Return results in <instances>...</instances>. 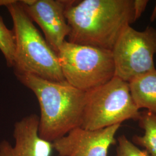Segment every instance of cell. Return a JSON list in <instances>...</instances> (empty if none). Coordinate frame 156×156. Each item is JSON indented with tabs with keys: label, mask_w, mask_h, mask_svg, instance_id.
<instances>
[{
	"label": "cell",
	"mask_w": 156,
	"mask_h": 156,
	"mask_svg": "<svg viewBox=\"0 0 156 156\" xmlns=\"http://www.w3.org/2000/svg\"><path fill=\"white\" fill-rule=\"evenodd\" d=\"M69 27L68 42L113 49L124 30L135 22L133 0L64 1Z\"/></svg>",
	"instance_id": "6da1fadb"
},
{
	"label": "cell",
	"mask_w": 156,
	"mask_h": 156,
	"mask_svg": "<svg viewBox=\"0 0 156 156\" xmlns=\"http://www.w3.org/2000/svg\"><path fill=\"white\" fill-rule=\"evenodd\" d=\"M22 83L31 90L39 103V136L50 142L67 135L82 124L86 92L66 80L55 82L26 73H15Z\"/></svg>",
	"instance_id": "7a4b0ae2"
},
{
	"label": "cell",
	"mask_w": 156,
	"mask_h": 156,
	"mask_svg": "<svg viewBox=\"0 0 156 156\" xmlns=\"http://www.w3.org/2000/svg\"><path fill=\"white\" fill-rule=\"evenodd\" d=\"M4 6L13 23L15 73H26L51 81H64L57 54L36 28L22 1L5 0Z\"/></svg>",
	"instance_id": "3957f363"
},
{
	"label": "cell",
	"mask_w": 156,
	"mask_h": 156,
	"mask_svg": "<svg viewBox=\"0 0 156 156\" xmlns=\"http://www.w3.org/2000/svg\"><path fill=\"white\" fill-rule=\"evenodd\" d=\"M140 113L129 83L114 76L106 83L86 92L80 127L94 130L121 124L128 120H138Z\"/></svg>",
	"instance_id": "277c9868"
},
{
	"label": "cell",
	"mask_w": 156,
	"mask_h": 156,
	"mask_svg": "<svg viewBox=\"0 0 156 156\" xmlns=\"http://www.w3.org/2000/svg\"><path fill=\"white\" fill-rule=\"evenodd\" d=\"M57 54L65 80L77 89L87 92L115 76L111 50L66 41Z\"/></svg>",
	"instance_id": "5b68a950"
},
{
	"label": "cell",
	"mask_w": 156,
	"mask_h": 156,
	"mask_svg": "<svg viewBox=\"0 0 156 156\" xmlns=\"http://www.w3.org/2000/svg\"><path fill=\"white\" fill-rule=\"evenodd\" d=\"M112 53L115 76L127 83L156 70V28L149 26L138 31L128 26L117 39Z\"/></svg>",
	"instance_id": "8992f818"
},
{
	"label": "cell",
	"mask_w": 156,
	"mask_h": 156,
	"mask_svg": "<svg viewBox=\"0 0 156 156\" xmlns=\"http://www.w3.org/2000/svg\"><path fill=\"white\" fill-rule=\"evenodd\" d=\"M121 124L94 130L79 127L54 140L53 149L60 156H108Z\"/></svg>",
	"instance_id": "52a82bcc"
},
{
	"label": "cell",
	"mask_w": 156,
	"mask_h": 156,
	"mask_svg": "<svg viewBox=\"0 0 156 156\" xmlns=\"http://www.w3.org/2000/svg\"><path fill=\"white\" fill-rule=\"evenodd\" d=\"M22 3L32 21L44 32L48 44L57 53L69 33L64 1L23 0Z\"/></svg>",
	"instance_id": "ba28073f"
},
{
	"label": "cell",
	"mask_w": 156,
	"mask_h": 156,
	"mask_svg": "<svg viewBox=\"0 0 156 156\" xmlns=\"http://www.w3.org/2000/svg\"><path fill=\"white\" fill-rule=\"evenodd\" d=\"M39 117L32 114L15 124L14 146L6 140L0 143V156H51L52 143L38 133Z\"/></svg>",
	"instance_id": "9c48e42d"
},
{
	"label": "cell",
	"mask_w": 156,
	"mask_h": 156,
	"mask_svg": "<svg viewBox=\"0 0 156 156\" xmlns=\"http://www.w3.org/2000/svg\"><path fill=\"white\" fill-rule=\"evenodd\" d=\"M128 83L131 94L138 108L156 114V69Z\"/></svg>",
	"instance_id": "30bf717a"
},
{
	"label": "cell",
	"mask_w": 156,
	"mask_h": 156,
	"mask_svg": "<svg viewBox=\"0 0 156 156\" xmlns=\"http://www.w3.org/2000/svg\"><path fill=\"white\" fill-rule=\"evenodd\" d=\"M143 135H135L133 142L143 147L151 156H156V114L147 110L140 112L138 120Z\"/></svg>",
	"instance_id": "8fae6325"
},
{
	"label": "cell",
	"mask_w": 156,
	"mask_h": 156,
	"mask_svg": "<svg viewBox=\"0 0 156 156\" xmlns=\"http://www.w3.org/2000/svg\"><path fill=\"white\" fill-rule=\"evenodd\" d=\"M0 50L5 57L8 66L13 67L15 55V39L13 30L6 27L0 16Z\"/></svg>",
	"instance_id": "7c38bea8"
},
{
	"label": "cell",
	"mask_w": 156,
	"mask_h": 156,
	"mask_svg": "<svg viewBox=\"0 0 156 156\" xmlns=\"http://www.w3.org/2000/svg\"><path fill=\"white\" fill-rule=\"evenodd\" d=\"M117 140L116 156H151L146 150L140 149L128 140L125 135L119 136Z\"/></svg>",
	"instance_id": "4fadbf2b"
},
{
	"label": "cell",
	"mask_w": 156,
	"mask_h": 156,
	"mask_svg": "<svg viewBox=\"0 0 156 156\" xmlns=\"http://www.w3.org/2000/svg\"><path fill=\"white\" fill-rule=\"evenodd\" d=\"M149 1L147 0H133L135 22L138 20L145 12Z\"/></svg>",
	"instance_id": "5bb4252c"
},
{
	"label": "cell",
	"mask_w": 156,
	"mask_h": 156,
	"mask_svg": "<svg viewBox=\"0 0 156 156\" xmlns=\"http://www.w3.org/2000/svg\"><path fill=\"white\" fill-rule=\"evenodd\" d=\"M156 20V2L155 6L154 8V9L153 11V12L151 13V22H153Z\"/></svg>",
	"instance_id": "9a60e30c"
}]
</instances>
